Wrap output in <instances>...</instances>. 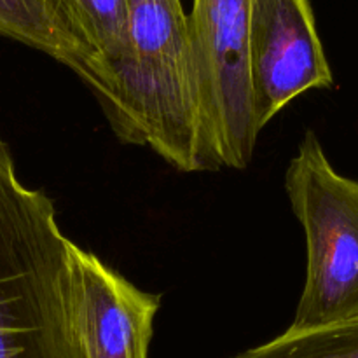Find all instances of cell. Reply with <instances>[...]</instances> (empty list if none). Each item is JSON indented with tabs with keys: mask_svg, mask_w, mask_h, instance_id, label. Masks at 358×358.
<instances>
[{
	"mask_svg": "<svg viewBox=\"0 0 358 358\" xmlns=\"http://www.w3.org/2000/svg\"><path fill=\"white\" fill-rule=\"evenodd\" d=\"M72 248L0 138V358H84Z\"/></svg>",
	"mask_w": 358,
	"mask_h": 358,
	"instance_id": "1",
	"label": "cell"
},
{
	"mask_svg": "<svg viewBox=\"0 0 358 358\" xmlns=\"http://www.w3.org/2000/svg\"><path fill=\"white\" fill-rule=\"evenodd\" d=\"M117 84L119 140L150 147L185 173L220 170L180 0H128V55Z\"/></svg>",
	"mask_w": 358,
	"mask_h": 358,
	"instance_id": "2",
	"label": "cell"
},
{
	"mask_svg": "<svg viewBox=\"0 0 358 358\" xmlns=\"http://www.w3.org/2000/svg\"><path fill=\"white\" fill-rule=\"evenodd\" d=\"M285 192L306 238V280L290 331L358 320V180L329 161L313 129L285 171Z\"/></svg>",
	"mask_w": 358,
	"mask_h": 358,
	"instance_id": "3",
	"label": "cell"
},
{
	"mask_svg": "<svg viewBox=\"0 0 358 358\" xmlns=\"http://www.w3.org/2000/svg\"><path fill=\"white\" fill-rule=\"evenodd\" d=\"M252 0H194L187 14L203 117L220 168L243 170L261 131L248 72Z\"/></svg>",
	"mask_w": 358,
	"mask_h": 358,
	"instance_id": "4",
	"label": "cell"
},
{
	"mask_svg": "<svg viewBox=\"0 0 358 358\" xmlns=\"http://www.w3.org/2000/svg\"><path fill=\"white\" fill-rule=\"evenodd\" d=\"M248 72L259 131L297 96L334 84L308 0H252Z\"/></svg>",
	"mask_w": 358,
	"mask_h": 358,
	"instance_id": "5",
	"label": "cell"
},
{
	"mask_svg": "<svg viewBox=\"0 0 358 358\" xmlns=\"http://www.w3.org/2000/svg\"><path fill=\"white\" fill-rule=\"evenodd\" d=\"M84 358H149L159 294L145 292L73 243Z\"/></svg>",
	"mask_w": 358,
	"mask_h": 358,
	"instance_id": "6",
	"label": "cell"
},
{
	"mask_svg": "<svg viewBox=\"0 0 358 358\" xmlns=\"http://www.w3.org/2000/svg\"><path fill=\"white\" fill-rule=\"evenodd\" d=\"M0 35L38 49L72 70L100 101L114 129L121 114L119 84L63 0H0Z\"/></svg>",
	"mask_w": 358,
	"mask_h": 358,
	"instance_id": "7",
	"label": "cell"
},
{
	"mask_svg": "<svg viewBox=\"0 0 358 358\" xmlns=\"http://www.w3.org/2000/svg\"><path fill=\"white\" fill-rule=\"evenodd\" d=\"M77 27L107 62L117 70L128 55V0H63Z\"/></svg>",
	"mask_w": 358,
	"mask_h": 358,
	"instance_id": "8",
	"label": "cell"
},
{
	"mask_svg": "<svg viewBox=\"0 0 358 358\" xmlns=\"http://www.w3.org/2000/svg\"><path fill=\"white\" fill-rule=\"evenodd\" d=\"M231 358H358V320L290 331Z\"/></svg>",
	"mask_w": 358,
	"mask_h": 358,
	"instance_id": "9",
	"label": "cell"
}]
</instances>
